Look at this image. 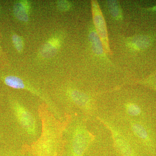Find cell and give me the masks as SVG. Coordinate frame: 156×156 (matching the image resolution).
I'll return each instance as SVG.
<instances>
[{"instance_id": "obj_1", "label": "cell", "mask_w": 156, "mask_h": 156, "mask_svg": "<svg viewBox=\"0 0 156 156\" xmlns=\"http://www.w3.org/2000/svg\"><path fill=\"white\" fill-rule=\"evenodd\" d=\"M53 123H44L43 132L37 142L35 143L31 148L34 156H59L58 131Z\"/></svg>"}, {"instance_id": "obj_2", "label": "cell", "mask_w": 156, "mask_h": 156, "mask_svg": "<svg viewBox=\"0 0 156 156\" xmlns=\"http://www.w3.org/2000/svg\"><path fill=\"white\" fill-rule=\"evenodd\" d=\"M15 115L20 126L29 135L34 136L37 133V122L33 115L25 106L19 103L14 105Z\"/></svg>"}, {"instance_id": "obj_3", "label": "cell", "mask_w": 156, "mask_h": 156, "mask_svg": "<svg viewBox=\"0 0 156 156\" xmlns=\"http://www.w3.org/2000/svg\"><path fill=\"white\" fill-rule=\"evenodd\" d=\"M93 20L97 30V34L102 42L107 53H111L109 48L108 37L105 20L97 3L93 2L92 4Z\"/></svg>"}, {"instance_id": "obj_4", "label": "cell", "mask_w": 156, "mask_h": 156, "mask_svg": "<svg viewBox=\"0 0 156 156\" xmlns=\"http://www.w3.org/2000/svg\"><path fill=\"white\" fill-rule=\"evenodd\" d=\"M88 144L87 133L83 129L76 131L72 146V156H83Z\"/></svg>"}, {"instance_id": "obj_5", "label": "cell", "mask_w": 156, "mask_h": 156, "mask_svg": "<svg viewBox=\"0 0 156 156\" xmlns=\"http://www.w3.org/2000/svg\"><path fill=\"white\" fill-rule=\"evenodd\" d=\"M128 44L130 48L136 50H140L147 48L150 44V39L143 36L132 37L128 41Z\"/></svg>"}, {"instance_id": "obj_6", "label": "cell", "mask_w": 156, "mask_h": 156, "mask_svg": "<svg viewBox=\"0 0 156 156\" xmlns=\"http://www.w3.org/2000/svg\"><path fill=\"white\" fill-rule=\"evenodd\" d=\"M89 39L94 53L99 56L103 55V45L97 33L92 32L89 35Z\"/></svg>"}, {"instance_id": "obj_7", "label": "cell", "mask_w": 156, "mask_h": 156, "mask_svg": "<svg viewBox=\"0 0 156 156\" xmlns=\"http://www.w3.org/2000/svg\"><path fill=\"white\" fill-rule=\"evenodd\" d=\"M70 95L73 101L79 106L86 107L89 104V99L88 96L82 92L73 90L71 92Z\"/></svg>"}, {"instance_id": "obj_8", "label": "cell", "mask_w": 156, "mask_h": 156, "mask_svg": "<svg viewBox=\"0 0 156 156\" xmlns=\"http://www.w3.org/2000/svg\"><path fill=\"white\" fill-rule=\"evenodd\" d=\"M14 13L18 19L23 21H27L28 19L27 10L24 4L17 3L14 6Z\"/></svg>"}, {"instance_id": "obj_9", "label": "cell", "mask_w": 156, "mask_h": 156, "mask_svg": "<svg viewBox=\"0 0 156 156\" xmlns=\"http://www.w3.org/2000/svg\"><path fill=\"white\" fill-rule=\"evenodd\" d=\"M5 83L7 86L17 89H23L24 83L23 80L15 76H9L5 79Z\"/></svg>"}, {"instance_id": "obj_10", "label": "cell", "mask_w": 156, "mask_h": 156, "mask_svg": "<svg viewBox=\"0 0 156 156\" xmlns=\"http://www.w3.org/2000/svg\"><path fill=\"white\" fill-rule=\"evenodd\" d=\"M108 11L112 17L115 19L122 18V11L117 2L114 1H109L107 2Z\"/></svg>"}, {"instance_id": "obj_11", "label": "cell", "mask_w": 156, "mask_h": 156, "mask_svg": "<svg viewBox=\"0 0 156 156\" xmlns=\"http://www.w3.org/2000/svg\"><path fill=\"white\" fill-rule=\"evenodd\" d=\"M56 41H52L49 42L45 45L43 48V53L44 56H52L53 54H55L57 49V44L55 43Z\"/></svg>"}, {"instance_id": "obj_12", "label": "cell", "mask_w": 156, "mask_h": 156, "mask_svg": "<svg viewBox=\"0 0 156 156\" xmlns=\"http://www.w3.org/2000/svg\"><path fill=\"white\" fill-rule=\"evenodd\" d=\"M132 129L137 136L143 139H147V132L145 128H144L141 125L138 124H133L132 126Z\"/></svg>"}, {"instance_id": "obj_13", "label": "cell", "mask_w": 156, "mask_h": 156, "mask_svg": "<svg viewBox=\"0 0 156 156\" xmlns=\"http://www.w3.org/2000/svg\"><path fill=\"white\" fill-rule=\"evenodd\" d=\"M126 108L127 112L131 115L137 116L141 112L140 108L134 104H128L126 105Z\"/></svg>"}, {"instance_id": "obj_14", "label": "cell", "mask_w": 156, "mask_h": 156, "mask_svg": "<svg viewBox=\"0 0 156 156\" xmlns=\"http://www.w3.org/2000/svg\"><path fill=\"white\" fill-rule=\"evenodd\" d=\"M12 39H13V43L15 48L18 51L20 52L23 48L22 39L17 35H14Z\"/></svg>"}, {"instance_id": "obj_15", "label": "cell", "mask_w": 156, "mask_h": 156, "mask_svg": "<svg viewBox=\"0 0 156 156\" xmlns=\"http://www.w3.org/2000/svg\"><path fill=\"white\" fill-rule=\"evenodd\" d=\"M59 9L62 11H66L69 8V3L66 1H60L58 5Z\"/></svg>"}, {"instance_id": "obj_16", "label": "cell", "mask_w": 156, "mask_h": 156, "mask_svg": "<svg viewBox=\"0 0 156 156\" xmlns=\"http://www.w3.org/2000/svg\"><path fill=\"white\" fill-rule=\"evenodd\" d=\"M13 156H27L23 154V155H14Z\"/></svg>"}]
</instances>
